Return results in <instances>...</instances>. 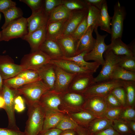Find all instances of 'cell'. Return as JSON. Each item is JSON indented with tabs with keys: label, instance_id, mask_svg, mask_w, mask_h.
<instances>
[{
	"label": "cell",
	"instance_id": "6da1fadb",
	"mask_svg": "<svg viewBox=\"0 0 135 135\" xmlns=\"http://www.w3.org/2000/svg\"><path fill=\"white\" fill-rule=\"evenodd\" d=\"M25 135H38L42 132L44 118V111L38 103L28 106Z\"/></svg>",
	"mask_w": 135,
	"mask_h": 135
},
{
	"label": "cell",
	"instance_id": "7a4b0ae2",
	"mask_svg": "<svg viewBox=\"0 0 135 135\" xmlns=\"http://www.w3.org/2000/svg\"><path fill=\"white\" fill-rule=\"evenodd\" d=\"M16 90L23 96L28 106L38 103L42 96L50 90L41 80L25 84Z\"/></svg>",
	"mask_w": 135,
	"mask_h": 135
},
{
	"label": "cell",
	"instance_id": "3957f363",
	"mask_svg": "<svg viewBox=\"0 0 135 135\" xmlns=\"http://www.w3.org/2000/svg\"><path fill=\"white\" fill-rule=\"evenodd\" d=\"M60 94L61 99L60 109L65 114L76 112L84 110L86 98L82 93L68 91Z\"/></svg>",
	"mask_w": 135,
	"mask_h": 135
},
{
	"label": "cell",
	"instance_id": "277c9868",
	"mask_svg": "<svg viewBox=\"0 0 135 135\" xmlns=\"http://www.w3.org/2000/svg\"><path fill=\"white\" fill-rule=\"evenodd\" d=\"M2 92L5 102L4 109L8 118V128L19 130L16 124L14 108V99L16 96L19 94L17 90L12 88L4 83Z\"/></svg>",
	"mask_w": 135,
	"mask_h": 135
},
{
	"label": "cell",
	"instance_id": "5b68a950",
	"mask_svg": "<svg viewBox=\"0 0 135 135\" xmlns=\"http://www.w3.org/2000/svg\"><path fill=\"white\" fill-rule=\"evenodd\" d=\"M126 81L110 80L96 83L88 88L82 93L86 98L96 96L104 97L115 88L123 86Z\"/></svg>",
	"mask_w": 135,
	"mask_h": 135
},
{
	"label": "cell",
	"instance_id": "8992f818",
	"mask_svg": "<svg viewBox=\"0 0 135 135\" xmlns=\"http://www.w3.org/2000/svg\"><path fill=\"white\" fill-rule=\"evenodd\" d=\"M104 54V62L99 74L94 78V84L110 80L112 74L120 60V56L115 55L108 49Z\"/></svg>",
	"mask_w": 135,
	"mask_h": 135
},
{
	"label": "cell",
	"instance_id": "52a82bcc",
	"mask_svg": "<svg viewBox=\"0 0 135 135\" xmlns=\"http://www.w3.org/2000/svg\"><path fill=\"white\" fill-rule=\"evenodd\" d=\"M52 59L39 50L25 55L21 59L20 65L24 70H32L38 71L49 64Z\"/></svg>",
	"mask_w": 135,
	"mask_h": 135
},
{
	"label": "cell",
	"instance_id": "ba28073f",
	"mask_svg": "<svg viewBox=\"0 0 135 135\" xmlns=\"http://www.w3.org/2000/svg\"><path fill=\"white\" fill-rule=\"evenodd\" d=\"M1 31L2 41H8L19 38L22 39L28 33L27 18L22 17L16 20Z\"/></svg>",
	"mask_w": 135,
	"mask_h": 135
},
{
	"label": "cell",
	"instance_id": "9c48e42d",
	"mask_svg": "<svg viewBox=\"0 0 135 135\" xmlns=\"http://www.w3.org/2000/svg\"><path fill=\"white\" fill-rule=\"evenodd\" d=\"M94 30L96 36L95 45L92 49L85 55L84 58L86 61L93 60L97 62L102 66L104 62L103 56L108 47V45L106 44L104 42L108 34L102 35L99 34L98 29Z\"/></svg>",
	"mask_w": 135,
	"mask_h": 135
},
{
	"label": "cell",
	"instance_id": "30bf717a",
	"mask_svg": "<svg viewBox=\"0 0 135 135\" xmlns=\"http://www.w3.org/2000/svg\"><path fill=\"white\" fill-rule=\"evenodd\" d=\"M126 16V12L124 7L118 1L114 6V14L111 22V41L117 38H122L124 22Z\"/></svg>",
	"mask_w": 135,
	"mask_h": 135
},
{
	"label": "cell",
	"instance_id": "8fae6325",
	"mask_svg": "<svg viewBox=\"0 0 135 135\" xmlns=\"http://www.w3.org/2000/svg\"><path fill=\"white\" fill-rule=\"evenodd\" d=\"M24 70L20 64H15L8 56H0V74L2 80L15 77Z\"/></svg>",
	"mask_w": 135,
	"mask_h": 135
},
{
	"label": "cell",
	"instance_id": "7c38bea8",
	"mask_svg": "<svg viewBox=\"0 0 135 135\" xmlns=\"http://www.w3.org/2000/svg\"><path fill=\"white\" fill-rule=\"evenodd\" d=\"M92 73L77 74L73 78L68 91L82 93L90 86L94 84Z\"/></svg>",
	"mask_w": 135,
	"mask_h": 135
},
{
	"label": "cell",
	"instance_id": "4fadbf2b",
	"mask_svg": "<svg viewBox=\"0 0 135 135\" xmlns=\"http://www.w3.org/2000/svg\"><path fill=\"white\" fill-rule=\"evenodd\" d=\"M107 109L104 97L100 96L86 98L84 107V110L88 112L96 118L104 117Z\"/></svg>",
	"mask_w": 135,
	"mask_h": 135
},
{
	"label": "cell",
	"instance_id": "5bb4252c",
	"mask_svg": "<svg viewBox=\"0 0 135 135\" xmlns=\"http://www.w3.org/2000/svg\"><path fill=\"white\" fill-rule=\"evenodd\" d=\"M55 66L56 78L53 90L58 94H61L68 91L72 81L77 74L68 72L60 68Z\"/></svg>",
	"mask_w": 135,
	"mask_h": 135
},
{
	"label": "cell",
	"instance_id": "9a60e30c",
	"mask_svg": "<svg viewBox=\"0 0 135 135\" xmlns=\"http://www.w3.org/2000/svg\"><path fill=\"white\" fill-rule=\"evenodd\" d=\"M38 103L44 110L56 111L66 114L60 109L61 104L60 94L54 90H49L44 94Z\"/></svg>",
	"mask_w": 135,
	"mask_h": 135
},
{
	"label": "cell",
	"instance_id": "2e32d148",
	"mask_svg": "<svg viewBox=\"0 0 135 135\" xmlns=\"http://www.w3.org/2000/svg\"><path fill=\"white\" fill-rule=\"evenodd\" d=\"M88 12V9L72 11L65 24L62 32L58 38L70 35L87 14Z\"/></svg>",
	"mask_w": 135,
	"mask_h": 135
},
{
	"label": "cell",
	"instance_id": "e0dca14e",
	"mask_svg": "<svg viewBox=\"0 0 135 135\" xmlns=\"http://www.w3.org/2000/svg\"><path fill=\"white\" fill-rule=\"evenodd\" d=\"M48 15L45 12L43 6L38 10L32 12L27 18L28 34H29L46 25Z\"/></svg>",
	"mask_w": 135,
	"mask_h": 135
},
{
	"label": "cell",
	"instance_id": "ac0fdd59",
	"mask_svg": "<svg viewBox=\"0 0 135 135\" xmlns=\"http://www.w3.org/2000/svg\"><path fill=\"white\" fill-rule=\"evenodd\" d=\"M46 25L28 34L22 38L28 43L31 48V52L40 50L46 38Z\"/></svg>",
	"mask_w": 135,
	"mask_h": 135
},
{
	"label": "cell",
	"instance_id": "d6986e66",
	"mask_svg": "<svg viewBox=\"0 0 135 135\" xmlns=\"http://www.w3.org/2000/svg\"><path fill=\"white\" fill-rule=\"evenodd\" d=\"M108 49L117 56L135 55L134 43V42L130 45H127L120 38H116L111 41L110 44L108 45Z\"/></svg>",
	"mask_w": 135,
	"mask_h": 135
},
{
	"label": "cell",
	"instance_id": "ffe728a7",
	"mask_svg": "<svg viewBox=\"0 0 135 135\" xmlns=\"http://www.w3.org/2000/svg\"><path fill=\"white\" fill-rule=\"evenodd\" d=\"M56 40L61 48L63 56L69 58L76 55L79 40L74 39L70 35L59 38Z\"/></svg>",
	"mask_w": 135,
	"mask_h": 135
},
{
	"label": "cell",
	"instance_id": "44dd1931",
	"mask_svg": "<svg viewBox=\"0 0 135 135\" xmlns=\"http://www.w3.org/2000/svg\"><path fill=\"white\" fill-rule=\"evenodd\" d=\"M42 81L49 88L53 90L56 81L55 66L49 63L38 70Z\"/></svg>",
	"mask_w": 135,
	"mask_h": 135
},
{
	"label": "cell",
	"instance_id": "7402d4cb",
	"mask_svg": "<svg viewBox=\"0 0 135 135\" xmlns=\"http://www.w3.org/2000/svg\"><path fill=\"white\" fill-rule=\"evenodd\" d=\"M59 67L66 71L72 74L94 73L91 71L83 68L70 60L64 59H52L50 63Z\"/></svg>",
	"mask_w": 135,
	"mask_h": 135
},
{
	"label": "cell",
	"instance_id": "603a6c76",
	"mask_svg": "<svg viewBox=\"0 0 135 135\" xmlns=\"http://www.w3.org/2000/svg\"><path fill=\"white\" fill-rule=\"evenodd\" d=\"M40 50L52 59H58L63 56L60 46L55 40L46 38Z\"/></svg>",
	"mask_w": 135,
	"mask_h": 135
},
{
	"label": "cell",
	"instance_id": "cb8c5ba5",
	"mask_svg": "<svg viewBox=\"0 0 135 135\" xmlns=\"http://www.w3.org/2000/svg\"><path fill=\"white\" fill-rule=\"evenodd\" d=\"M94 30V28L92 26L89 27L79 40L77 47L76 55L85 51L88 53L92 49L96 42V39L93 38L92 35Z\"/></svg>",
	"mask_w": 135,
	"mask_h": 135
},
{
	"label": "cell",
	"instance_id": "d4e9b609",
	"mask_svg": "<svg viewBox=\"0 0 135 135\" xmlns=\"http://www.w3.org/2000/svg\"><path fill=\"white\" fill-rule=\"evenodd\" d=\"M44 111L45 115L44 124L41 132L49 129L56 128L65 114L54 111L48 110H44Z\"/></svg>",
	"mask_w": 135,
	"mask_h": 135
},
{
	"label": "cell",
	"instance_id": "484cf974",
	"mask_svg": "<svg viewBox=\"0 0 135 135\" xmlns=\"http://www.w3.org/2000/svg\"><path fill=\"white\" fill-rule=\"evenodd\" d=\"M113 121L104 117L96 118L86 128L89 135H94L112 126Z\"/></svg>",
	"mask_w": 135,
	"mask_h": 135
},
{
	"label": "cell",
	"instance_id": "4316f807",
	"mask_svg": "<svg viewBox=\"0 0 135 135\" xmlns=\"http://www.w3.org/2000/svg\"><path fill=\"white\" fill-rule=\"evenodd\" d=\"M88 53L87 52L85 51L72 57L67 58L62 56L59 59H64L72 61L79 66L88 69L94 73L96 72L101 64L96 62H90L86 61L84 58Z\"/></svg>",
	"mask_w": 135,
	"mask_h": 135
},
{
	"label": "cell",
	"instance_id": "83f0119b",
	"mask_svg": "<svg viewBox=\"0 0 135 135\" xmlns=\"http://www.w3.org/2000/svg\"><path fill=\"white\" fill-rule=\"evenodd\" d=\"M68 19L48 22L46 28V38L56 40L62 33Z\"/></svg>",
	"mask_w": 135,
	"mask_h": 135
},
{
	"label": "cell",
	"instance_id": "f1b7e54d",
	"mask_svg": "<svg viewBox=\"0 0 135 135\" xmlns=\"http://www.w3.org/2000/svg\"><path fill=\"white\" fill-rule=\"evenodd\" d=\"M79 126L86 128L90 122L96 118L87 111L67 114Z\"/></svg>",
	"mask_w": 135,
	"mask_h": 135
},
{
	"label": "cell",
	"instance_id": "f546056e",
	"mask_svg": "<svg viewBox=\"0 0 135 135\" xmlns=\"http://www.w3.org/2000/svg\"><path fill=\"white\" fill-rule=\"evenodd\" d=\"M72 11L68 9L63 4L54 9L49 14L48 22L59 21L68 19Z\"/></svg>",
	"mask_w": 135,
	"mask_h": 135
},
{
	"label": "cell",
	"instance_id": "4dcf8cb0",
	"mask_svg": "<svg viewBox=\"0 0 135 135\" xmlns=\"http://www.w3.org/2000/svg\"><path fill=\"white\" fill-rule=\"evenodd\" d=\"M106 1L102 5L100 10V29L109 34H111L110 20L112 17L109 16L108 10Z\"/></svg>",
	"mask_w": 135,
	"mask_h": 135
},
{
	"label": "cell",
	"instance_id": "1f68e13d",
	"mask_svg": "<svg viewBox=\"0 0 135 135\" xmlns=\"http://www.w3.org/2000/svg\"><path fill=\"white\" fill-rule=\"evenodd\" d=\"M110 80L135 81V72L126 70L118 65L114 70Z\"/></svg>",
	"mask_w": 135,
	"mask_h": 135
},
{
	"label": "cell",
	"instance_id": "d6a6232c",
	"mask_svg": "<svg viewBox=\"0 0 135 135\" xmlns=\"http://www.w3.org/2000/svg\"><path fill=\"white\" fill-rule=\"evenodd\" d=\"M87 4L88 7L87 29L89 27L92 26L94 30L98 29L99 26L100 10L94 6Z\"/></svg>",
	"mask_w": 135,
	"mask_h": 135
},
{
	"label": "cell",
	"instance_id": "836d02e7",
	"mask_svg": "<svg viewBox=\"0 0 135 135\" xmlns=\"http://www.w3.org/2000/svg\"><path fill=\"white\" fill-rule=\"evenodd\" d=\"M2 13L4 16L5 21L2 27V30L11 23L23 17L22 10L16 6Z\"/></svg>",
	"mask_w": 135,
	"mask_h": 135
},
{
	"label": "cell",
	"instance_id": "e575fe53",
	"mask_svg": "<svg viewBox=\"0 0 135 135\" xmlns=\"http://www.w3.org/2000/svg\"><path fill=\"white\" fill-rule=\"evenodd\" d=\"M122 87L126 92L127 106L135 108V81H126Z\"/></svg>",
	"mask_w": 135,
	"mask_h": 135
},
{
	"label": "cell",
	"instance_id": "d590c367",
	"mask_svg": "<svg viewBox=\"0 0 135 135\" xmlns=\"http://www.w3.org/2000/svg\"><path fill=\"white\" fill-rule=\"evenodd\" d=\"M78 126L68 114H66L56 128L63 131L69 130H75Z\"/></svg>",
	"mask_w": 135,
	"mask_h": 135
},
{
	"label": "cell",
	"instance_id": "8d00e7d4",
	"mask_svg": "<svg viewBox=\"0 0 135 135\" xmlns=\"http://www.w3.org/2000/svg\"><path fill=\"white\" fill-rule=\"evenodd\" d=\"M112 127L120 135H135L126 122L118 119L113 121Z\"/></svg>",
	"mask_w": 135,
	"mask_h": 135
},
{
	"label": "cell",
	"instance_id": "74e56055",
	"mask_svg": "<svg viewBox=\"0 0 135 135\" xmlns=\"http://www.w3.org/2000/svg\"><path fill=\"white\" fill-rule=\"evenodd\" d=\"M62 3L71 11L88 9L87 4L84 0H62Z\"/></svg>",
	"mask_w": 135,
	"mask_h": 135
},
{
	"label": "cell",
	"instance_id": "f35d334b",
	"mask_svg": "<svg viewBox=\"0 0 135 135\" xmlns=\"http://www.w3.org/2000/svg\"><path fill=\"white\" fill-rule=\"evenodd\" d=\"M118 65L126 70L135 72V56H121Z\"/></svg>",
	"mask_w": 135,
	"mask_h": 135
},
{
	"label": "cell",
	"instance_id": "ab89813d",
	"mask_svg": "<svg viewBox=\"0 0 135 135\" xmlns=\"http://www.w3.org/2000/svg\"><path fill=\"white\" fill-rule=\"evenodd\" d=\"M33 82L22 77L15 76L4 80L3 83L12 88L16 90L25 84Z\"/></svg>",
	"mask_w": 135,
	"mask_h": 135
},
{
	"label": "cell",
	"instance_id": "60d3db41",
	"mask_svg": "<svg viewBox=\"0 0 135 135\" xmlns=\"http://www.w3.org/2000/svg\"><path fill=\"white\" fill-rule=\"evenodd\" d=\"M87 16L78 26L74 32L70 35L74 39L79 40L84 35L87 29Z\"/></svg>",
	"mask_w": 135,
	"mask_h": 135
},
{
	"label": "cell",
	"instance_id": "b9f144b4",
	"mask_svg": "<svg viewBox=\"0 0 135 135\" xmlns=\"http://www.w3.org/2000/svg\"><path fill=\"white\" fill-rule=\"evenodd\" d=\"M110 92L113 94L119 101L122 106H127L126 100L125 90L122 86H119L112 90Z\"/></svg>",
	"mask_w": 135,
	"mask_h": 135
},
{
	"label": "cell",
	"instance_id": "7bdbcfd3",
	"mask_svg": "<svg viewBox=\"0 0 135 135\" xmlns=\"http://www.w3.org/2000/svg\"><path fill=\"white\" fill-rule=\"evenodd\" d=\"M16 76L23 78L28 80L34 82L41 80L38 71L27 70L22 72Z\"/></svg>",
	"mask_w": 135,
	"mask_h": 135
},
{
	"label": "cell",
	"instance_id": "ee69618b",
	"mask_svg": "<svg viewBox=\"0 0 135 135\" xmlns=\"http://www.w3.org/2000/svg\"><path fill=\"white\" fill-rule=\"evenodd\" d=\"M119 119L126 122L135 121V108L128 106L124 108Z\"/></svg>",
	"mask_w": 135,
	"mask_h": 135
},
{
	"label": "cell",
	"instance_id": "f6af8a7d",
	"mask_svg": "<svg viewBox=\"0 0 135 135\" xmlns=\"http://www.w3.org/2000/svg\"><path fill=\"white\" fill-rule=\"evenodd\" d=\"M124 108L122 107L107 108L104 116L108 119L113 121L119 119Z\"/></svg>",
	"mask_w": 135,
	"mask_h": 135
},
{
	"label": "cell",
	"instance_id": "bcb514c9",
	"mask_svg": "<svg viewBox=\"0 0 135 135\" xmlns=\"http://www.w3.org/2000/svg\"><path fill=\"white\" fill-rule=\"evenodd\" d=\"M104 98L107 108L122 107L116 98L111 92L105 96Z\"/></svg>",
	"mask_w": 135,
	"mask_h": 135
},
{
	"label": "cell",
	"instance_id": "7dc6e473",
	"mask_svg": "<svg viewBox=\"0 0 135 135\" xmlns=\"http://www.w3.org/2000/svg\"><path fill=\"white\" fill-rule=\"evenodd\" d=\"M63 4L62 0H44V8L48 16L50 12L57 6Z\"/></svg>",
	"mask_w": 135,
	"mask_h": 135
},
{
	"label": "cell",
	"instance_id": "c3c4849f",
	"mask_svg": "<svg viewBox=\"0 0 135 135\" xmlns=\"http://www.w3.org/2000/svg\"><path fill=\"white\" fill-rule=\"evenodd\" d=\"M20 1L28 5L31 8L32 12L38 10L44 6V0H20Z\"/></svg>",
	"mask_w": 135,
	"mask_h": 135
},
{
	"label": "cell",
	"instance_id": "681fc988",
	"mask_svg": "<svg viewBox=\"0 0 135 135\" xmlns=\"http://www.w3.org/2000/svg\"><path fill=\"white\" fill-rule=\"evenodd\" d=\"M25 101L24 98L20 94L18 95L14 100V108L15 110L18 112H21L24 111L26 107Z\"/></svg>",
	"mask_w": 135,
	"mask_h": 135
},
{
	"label": "cell",
	"instance_id": "f907efd6",
	"mask_svg": "<svg viewBox=\"0 0 135 135\" xmlns=\"http://www.w3.org/2000/svg\"><path fill=\"white\" fill-rule=\"evenodd\" d=\"M16 2L11 0H0V12L3 13L6 10L16 6Z\"/></svg>",
	"mask_w": 135,
	"mask_h": 135
},
{
	"label": "cell",
	"instance_id": "816d5d0a",
	"mask_svg": "<svg viewBox=\"0 0 135 135\" xmlns=\"http://www.w3.org/2000/svg\"><path fill=\"white\" fill-rule=\"evenodd\" d=\"M0 135H25L24 132L20 130H16L9 128H0Z\"/></svg>",
	"mask_w": 135,
	"mask_h": 135
},
{
	"label": "cell",
	"instance_id": "f5cc1de1",
	"mask_svg": "<svg viewBox=\"0 0 135 135\" xmlns=\"http://www.w3.org/2000/svg\"><path fill=\"white\" fill-rule=\"evenodd\" d=\"M86 3L94 6L100 10L103 4L106 1L105 0H84Z\"/></svg>",
	"mask_w": 135,
	"mask_h": 135
},
{
	"label": "cell",
	"instance_id": "db71d44e",
	"mask_svg": "<svg viewBox=\"0 0 135 135\" xmlns=\"http://www.w3.org/2000/svg\"><path fill=\"white\" fill-rule=\"evenodd\" d=\"M63 131L57 128H54L41 132L38 135H60Z\"/></svg>",
	"mask_w": 135,
	"mask_h": 135
},
{
	"label": "cell",
	"instance_id": "11a10c76",
	"mask_svg": "<svg viewBox=\"0 0 135 135\" xmlns=\"http://www.w3.org/2000/svg\"><path fill=\"white\" fill-rule=\"evenodd\" d=\"M94 135H120L111 127L101 131Z\"/></svg>",
	"mask_w": 135,
	"mask_h": 135
},
{
	"label": "cell",
	"instance_id": "9f6ffc18",
	"mask_svg": "<svg viewBox=\"0 0 135 135\" xmlns=\"http://www.w3.org/2000/svg\"><path fill=\"white\" fill-rule=\"evenodd\" d=\"M78 135H89L86 128L78 126L75 130Z\"/></svg>",
	"mask_w": 135,
	"mask_h": 135
},
{
	"label": "cell",
	"instance_id": "6f0895ef",
	"mask_svg": "<svg viewBox=\"0 0 135 135\" xmlns=\"http://www.w3.org/2000/svg\"><path fill=\"white\" fill-rule=\"evenodd\" d=\"M60 135H78L76 131L74 130H69L64 131Z\"/></svg>",
	"mask_w": 135,
	"mask_h": 135
},
{
	"label": "cell",
	"instance_id": "680465c9",
	"mask_svg": "<svg viewBox=\"0 0 135 135\" xmlns=\"http://www.w3.org/2000/svg\"><path fill=\"white\" fill-rule=\"evenodd\" d=\"M131 130L134 134H135V121H131L126 122Z\"/></svg>",
	"mask_w": 135,
	"mask_h": 135
},
{
	"label": "cell",
	"instance_id": "91938a15",
	"mask_svg": "<svg viewBox=\"0 0 135 135\" xmlns=\"http://www.w3.org/2000/svg\"><path fill=\"white\" fill-rule=\"evenodd\" d=\"M5 102L3 98L2 91H0V108H4Z\"/></svg>",
	"mask_w": 135,
	"mask_h": 135
},
{
	"label": "cell",
	"instance_id": "94428289",
	"mask_svg": "<svg viewBox=\"0 0 135 135\" xmlns=\"http://www.w3.org/2000/svg\"><path fill=\"white\" fill-rule=\"evenodd\" d=\"M3 84L2 79L0 74V91H2Z\"/></svg>",
	"mask_w": 135,
	"mask_h": 135
},
{
	"label": "cell",
	"instance_id": "6125c7cd",
	"mask_svg": "<svg viewBox=\"0 0 135 135\" xmlns=\"http://www.w3.org/2000/svg\"><path fill=\"white\" fill-rule=\"evenodd\" d=\"M2 35L1 31H0V42L2 41Z\"/></svg>",
	"mask_w": 135,
	"mask_h": 135
},
{
	"label": "cell",
	"instance_id": "be15d7a7",
	"mask_svg": "<svg viewBox=\"0 0 135 135\" xmlns=\"http://www.w3.org/2000/svg\"></svg>",
	"mask_w": 135,
	"mask_h": 135
},
{
	"label": "cell",
	"instance_id": "e7e4bbea",
	"mask_svg": "<svg viewBox=\"0 0 135 135\" xmlns=\"http://www.w3.org/2000/svg\"></svg>",
	"mask_w": 135,
	"mask_h": 135
},
{
	"label": "cell",
	"instance_id": "03108f58",
	"mask_svg": "<svg viewBox=\"0 0 135 135\" xmlns=\"http://www.w3.org/2000/svg\"></svg>",
	"mask_w": 135,
	"mask_h": 135
}]
</instances>
